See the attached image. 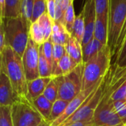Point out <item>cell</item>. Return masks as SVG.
<instances>
[{
	"mask_svg": "<svg viewBox=\"0 0 126 126\" xmlns=\"http://www.w3.org/2000/svg\"><path fill=\"white\" fill-rule=\"evenodd\" d=\"M53 46H54V44L52 42V41L50 40V38L48 39L47 41H46L42 44L44 54L46 58L47 59V61L52 65V50H53Z\"/></svg>",
	"mask_w": 126,
	"mask_h": 126,
	"instance_id": "cell-33",
	"label": "cell"
},
{
	"mask_svg": "<svg viewBox=\"0 0 126 126\" xmlns=\"http://www.w3.org/2000/svg\"><path fill=\"white\" fill-rule=\"evenodd\" d=\"M47 13L50 18L55 21V0H46Z\"/></svg>",
	"mask_w": 126,
	"mask_h": 126,
	"instance_id": "cell-34",
	"label": "cell"
},
{
	"mask_svg": "<svg viewBox=\"0 0 126 126\" xmlns=\"http://www.w3.org/2000/svg\"><path fill=\"white\" fill-rule=\"evenodd\" d=\"M0 126H14L11 106H0Z\"/></svg>",
	"mask_w": 126,
	"mask_h": 126,
	"instance_id": "cell-28",
	"label": "cell"
},
{
	"mask_svg": "<svg viewBox=\"0 0 126 126\" xmlns=\"http://www.w3.org/2000/svg\"><path fill=\"white\" fill-rule=\"evenodd\" d=\"M126 56V41H125L122 49H120L117 57V59H116V61H115V64L116 65H118Z\"/></svg>",
	"mask_w": 126,
	"mask_h": 126,
	"instance_id": "cell-35",
	"label": "cell"
},
{
	"mask_svg": "<svg viewBox=\"0 0 126 126\" xmlns=\"http://www.w3.org/2000/svg\"><path fill=\"white\" fill-rule=\"evenodd\" d=\"M35 0H21V16L31 23Z\"/></svg>",
	"mask_w": 126,
	"mask_h": 126,
	"instance_id": "cell-30",
	"label": "cell"
},
{
	"mask_svg": "<svg viewBox=\"0 0 126 126\" xmlns=\"http://www.w3.org/2000/svg\"><path fill=\"white\" fill-rule=\"evenodd\" d=\"M5 47V34L2 24L0 26V52H1Z\"/></svg>",
	"mask_w": 126,
	"mask_h": 126,
	"instance_id": "cell-36",
	"label": "cell"
},
{
	"mask_svg": "<svg viewBox=\"0 0 126 126\" xmlns=\"http://www.w3.org/2000/svg\"><path fill=\"white\" fill-rule=\"evenodd\" d=\"M5 18H16L21 16V0H5Z\"/></svg>",
	"mask_w": 126,
	"mask_h": 126,
	"instance_id": "cell-21",
	"label": "cell"
},
{
	"mask_svg": "<svg viewBox=\"0 0 126 126\" xmlns=\"http://www.w3.org/2000/svg\"><path fill=\"white\" fill-rule=\"evenodd\" d=\"M39 76L41 78H52V66L46 58L42 45L39 46V61H38Z\"/></svg>",
	"mask_w": 126,
	"mask_h": 126,
	"instance_id": "cell-19",
	"label": "cell"
},
{
	"mask_svg": "<svg viewBox=\"0 0 126 126\" xmlns=\"http://www.w3.org/2000/svg\"><path fill=\"white\" fill-rule=\"evenodd\" d=\"M32 103H33L34 106H35L36 109L41 114L43 118L46 121L49 123V118H50V114H51L53 103L50 102L49 100H47L43 95H41V96L38 97L37 99L34 100L32 101Z\"/></svg>",
	"mask_w": 126,
	"mask_h": 126,
	"instance_id": "cell-17",
	"label": "cell"
},
{
	"mask_svg": "<svg viewBox=\"0 0 126 126\" xmlns=\"http://www.w3.org/2000/svg\"><path fill=\"white\" fill-rule=\"evenodd\" d=\"M37 21L44 32L45 41H46L48 39H49V38L51 36L54 21L50 18V16L48 15L47 13H44V14H42L38 18Z\"/></svg>",
	"mask_w": 126,
	"mask_h": 126,
	"instance_id": "cell-22",
	"label": "cell"
},
{
	"mask_svg": "<svg viewBox=\"0 0 126 126\" xmlns=\"http://www.w3.org/2000/svg\"><path fill=\"white\" fill-rule=\"evenodd\" d=\"M85 22V34L82 47L90 42L94 38V30L97 18L95 0H86L83 9Z\"/></svg>",
	"mask_w": 126,
	"mask_h": 126,
	"instance_id": "cell-9",
	"label": "cell"
},
{
	"mask_svg": "<svg viewBox=\"0 0 126 126\" xmlns=\"http://www.w3.org/2000/svg\"><path fill=\"white\" fill-rule=\"evenodd\" d=\"M108 46L113 53L122 27L126 20V0H110Z\"/></svg>",
	"mask_w": 126,
	"mask_h": 126,
	"instance_id": "cell-6",
	"label": "cell"
},
{
	"mask_svg": "<svg viewBox=\"0 0 126 126\" xmlns=\"http://www.w3.org/2000/svg\"><path fill=\"white\" fill-rule=\"evenodd\" d=\"M69 103V101L61 100V99H58L56 101L53 103V106H52V111L50 114V118H49L50 125L63 114Z\"/></svg>",
	"mask_w": 126,
	"mask_h": 126,
	"instance_id": "cell-24",
	"label": "cell"
},
{
	"mask_svg": "<svg viewBox=\"0 0 126 126\" xmlns=\"http://www.w3.org/2000/svg\"><path fill=\"white\" fill-rule=\"evenodd\" d=\"M37 126H50V123L49 122L44 120V121H43L41 123H40L39 125H38Z\"/></svg>",
	"mask_w": 126,
	"mask_h": 126,
	"instance_id": "cell-39",
	"label": "cell"
},
{
	"mask_svg": "<svg viewBox=\"0 0 126 126\" xmlns=\"http://www.w3.org/2000/svg\"><path fill=\"white\" fill-rule=\"evenodd\" d=\"M84 63L66 75L53 77L58 85V99L70 102L82 90V78Z\"/></svg>",
	"mask_w": 126,
	"mask_h": 126,
	"instance_id": "cell-5",
	"label": "cell"
},
{
	"mask_svg": "<svg viewBox=\"0 0 126 126\" xmlns=\"http://www.w3.org/2000/svg\"><path fill=\"white\" fill-rule=\"evenodd\" d=\"M123 126H126V124H124V125H123Z\"/></svg>",
	"mask_w": 126,
	"mask_h": 126,
	"instance_id": "cell-40",
	"label": "cell"
},
{
	"mask_svg": "<svg viewBox=\"0 0 126 126\" xmlns=\"http://www.w3.org/2000/svg\"><path fill=\"white\" fill-rule=\"evenodd\" d=\"M103 80V79H102ZM102 80L94 86L86 90H81V92L74 98L72 99L68 104L65 111L63 114L55 121H54L50 126H60L65 120H66L69 117H70L86 101V100L89 97V96L92 94V92L96 89V87L100 84Z\"/></svg>",
	"mask_w": 126,
	"mask_h": 126,
	"instance_id": "cell-10",
	"label": "cell"
},
{
	"mask_svg": "<svg viewBox=\"0 0 126 126\" xmlns=\"http://www.w3.org/2000/svg\"><path fill=\"white\" fill-rule=\"evenodd\" d=\"M97 16H105L109 13L110 0H95Z\"/></svg>",
	"mask_w": 126,
	"mask_h": 126,
	"instance_id": "cell-31",
	"label": "cell"
},
{
	"mask_svg": "<svg viewBox=\"0 0 126 126\" xmlns=\"http://www.w3.org/2000/svg\"><path fill=\"white\" fill-rule=\"evenodd\" d=\"M43 96L52 103H54L58 99V85L54 78H52L51 80L46 86Z\"/></svg>",
	"mask_w": 126,
	"mask_h": 126,
	"instance_id": "cell-25",
	"label": "cell"
},
{
	"mask_svg": "<svg viewBox=\"0 0 126 126\" xmlns=\"http://www.w3.org/2000/svg\"><path fill=\"white\" fill-rule=\"evenodd\" d=\"M114 109L125 124L126 123V100L114 101Z\"/></svg>",
	"mask_w": 126,
	"mask_h": 126,
	"instance_id": "cell-32",
	"label": "cell"
},
{
	"mask_svg": "<svg viewBox=\"0 0 126 126\" xmlns=\"http://www.w3.org/2000/svg\"><path fill=\"white\" fill-rule=\"evenodd\" d=\"M1 24L5 34V47H10L22 58L30 39L31 23L20 16L16 18L6 17L1 19Z\"/></svg>",
	"mask_w": 126,
	"mask_h": 126,
	"instance_id": "cell-2",
	"label": "cell"
},
{
	"mask_svg": "<svg viewBox=\"0 0 126 126\" xmlns=\"http://www.w3.org/2000/svg\"><path fill=\"white\" fill-rule=\"evenodd\" d=\"M125 124H126V123H125Z\"/></svg>",
	"mask_w": 126,
	"mask_h": 126,
	"instance_id": "cell-41",
	"label": "cell"
},
{
	"mask_svg": "<svg viewBox=\"0 0 126 126\" xmlns=\"http://www.w3.org/2000/svg\"><path fill=\"white\" fill-rule=\"evenodd\" d=\"M18 100L9 78L0 72V106H12Z\"/></svg>",
	"mask_w": 126,
	"mask_h": 126,
	"instance_id": "cell-11",
	"label": "cell"
},
{
	"mask_svg": "<svg viewBox=\"0 0 126 126\" xmlns=\"http://www.w3.org/2000/svg\"><path fill=\"white\" fill-rule=\"evenodd\" d=\"M52 78L39 77L35 80L27 82L28 87V98L32 102L38 97L43 95L46 86L48 85Z\"/></svg>",
	"mask_w": 126,
	"mask_h": 126,
	"instance_id": "cell-13",
	"label": "cell"
},
{
	"mask_svg": "<svg viewBox=\"0 0 126 126\" xmlns=\"http://www.w3.org/2000/svg\"><path fill=\"white\" fill-rule=\"evenodd\" d=\"M105 45H103L95 38H93V39L90 42L82 47L83 63H86L93 57H94L103 49Z\"/></svg>",
	"mask_w": 126,
	"mask_h": 126,
	"instance_id": "cell-16",
	"label": "cell"
},
{
	"mask_svg": "<svg viewBox=\"0 0 126 126\" xmlns=\"http://www.w3.org/2000/svg\"><path fill=\"white\" fill-rule=\"evenodd\" d=\"M0 7H1V19H4L5 18V0H0Z\"/></svg>",
	"mask_w": 126,
	"mask_h": 126,
	"instance_id": "cell-37",
	"label": "cell"
},
{
	"mask_svg": "<svg viewBox=\"0 0 126 126\" xmlns=\"http://www.w3.org/2000/svg\"><path fill=\"white\" fill-rule=\"evenodd\" d=\"M109 15L105 16H97L94 38L101 42L103 45H108L109 42Z\"/></svg>",
	"mask_w": 126,
	"mask_h": 126,
	"instance_id": "cell-12",
	"label": "cell"
},
{
	"mask_svg": "<svg viewBox=\"0 0 126 126\" xmlns=\"http://www.w3.org/2000/svg\"><path fill=\"white\" fill-rule=\"evenodd\" d=\"M104 78L92 92L83 105L66 120H65L60 126H66L72 123L83 121H92L94 112L100 103L104 93Z\"/></svg>",
	"mask_w": 126,
	"mask_h": 126,
	"instance_id": "cell-7",
	"label": "cell"
},
{
	"mask_svg": "<svg viewBox=\"0 0 126 126\" xmlns=\"http://www.w3.org/2000/svg\"><path fill=\"white\" fill-rule=\"evenodd\" d=\"M0 72H4L9 78L12 86L19 99L28 98L27 80L22 58L8 46H6L0 52Z\"/></svg>",
	"mask_w": 126,
	"mask_h": 126,
	"instance_id": "cell-1",
	"label": "cell"
},
{
	"mask_svg": "<svg viewBox=\"0 0 126 126\" xmlns=\"http://www.w3.org/2000/svg\"><path fill=\"white\" fill-rule=\"evenodd\" d=\"M14 126H37L45 120L28 98L20 99L11 106Z\"/></svg>",
	"mask_w": 126,
	"mask_h": 126,
	"instance_id": "cell-4",
	"label": "cell"
},
{
	"mask_svg": "<svg viewBox=\"0 0 126 126\" xmlns=\"http://www.w3.org/2000/svg\"><path fill=\"white\" fill-rule=\"evenodd\" d=\"M92 121L89 122H83V121H78V122H75L72 123L69 125L66 126H89L92 124Z\"/></svg>",
	"mask_w": 126,
	"mask_h": 126,
	"instance_id": "cell-38",
	"label": "cell"
},
{
	"mask_svg": "<svg viewBox=\"0 0 126 126\" xmlns=\"http://www.w3.org/2000/svg\"><path fill=\"white\" fill-rule=\"evenodd\" d=\"M30 38L38 45H42L45 42L44 32L40 27L38 21L32 22L30 27Z\"/></svg>",
	"mask_w": 126,
	"mask_h": 126,
	"instance_id": "cell-23",
	"label": "cell"
},
{
	"mask_svg": "<svg viewBox=\"0 0 126 126\" xmlns=\"http://www.w3.org/2000/svg\"><path fill=\"white\" fill-rule=\"evenodd\" d=\"M24 72L27 82L39 78V45L30 38L25 52L22 56Z\"/></svg>",
	"mask_w": 126,
	"mask_h": 126,
	"instance_id": "cell-8",
	"label": "cell"
},
{
	"mask_svg": "<svg viewBox=\"0 0 126 126\" xmlns=\"http://www.w3.org/2000/svg\"><path fill=\"white\" fill-rule=\"evenodd\" d=\"M71 35L66 29L63 23L54 21L50 40L53 44H60L65 46L69 41Z\"/></svg>",
	"mask_w": 126,
	"mask_h": 126,
	"instance_id": "cell-14",
	"label": "cell"
},
{
	"mask_svg": "<svg viewBox=\"0 0 126 126\" xmlns=\"http://www.w3.org/2000/svg\"><path fill=\"white\" fill-rule=\"evenodd\" d=\"M44 13H47L46 0H35L31 23L38 20V18Z\"/></svg>",
	"mask_w": 126,
	"mask_h": 126,
	"instance_id": "cell-29",
	"label": "cell"
},
{
	"mask_svg": "<svg viewBox=\"0 0 126 126\" xmlns=\"http://www.w3.org/2000/svg\"><path fill=\"white\" fill-rule=\"evenodd\" d=\"M65 47L66 54H68L77 63H84L83 60L82 44L76 38L71 35L66 44L65 45Z\"/></svg>",
	"mask_w": 126,
	"mask_h": 126,
	"instance_id": "cell-15",
	"label": "cell"
},
{
	"mask_svg": "<svg viewBox=\"0 0 126 126\" xmlns=\"http://www.w3.org/2000/svg\"><path fill=\"white\" fill-rule=\"evenodd\" d=\"M85 34V22L83 10L76 16L71 35L76 38L81 44Z\"/></svg>",
	"mask_w": 126,
	"mask_h": 126,
	"instance_id": "cell-18",
	"label": "cell"
},
{
	"mask_svg": "<svg viewBox=\"0 0 126 126\" xmlns=\"http://www.w3.org/2000/svg\"><path fill=\"white\" fill-rule=\"evenodd\" d=\"M78 65L80 64L77 63L68 54L66 53L58 63V70L61 75H66L75 69Z\"/></svg>",
	"mask_w": 126,
	"mask_h": 126,
	"instance_id": "cell-20",
	"label": "cell"
},
{
	"mask_svg": "<svg viewBox=\"0 0 126 126\" xmlns=\"http://www.w3.org/2000/svg\"><path fill=\"white\" fill-rule=\"evenodd\" d=\"M75 18H76V16L75 14V10H74V6H73V3H72L69 5L68 9L66 10L64 16H63V21H62V23L65 26L67 31L70 33V35L72 31V28L74 26Z\"/></svg>",
	"mask_w": 126,
	"mask_h": 126,
	"instance_id": "cell-27",
	"label": "cell"
},
{
	"mask_svg": "<svg viewBox=\"0 0 126 126\" xmlns=\"http://www.w3.org/2000/svg\"><path fill=\"white\" fill-rule=\"evenodd\" d=\"M112 54L109 46L106 45L94 57L84 63L82 90H86L96 86L105 78L111 67Z\"/></svg>",
	"mask_w": 126,
	"mask_h": 126,
	"instance_id": "cell-3",
	"label": "cell"
},
{
	"mask_svg": "<svg viewBox=\"0 0 126 126\" xmlns=\"http://www.w3.org/2000/svg\"><path fill=\"white\" fill-rule=\"evenodd\" d=\"M74 0H55V21H63V16L69 5L72 4Z\"/></svg>",
	"mask_w": 126,
	"mask_h": 126,
	"instance_id": "cell-26",
	"label": "cell"
}]
</instances>
